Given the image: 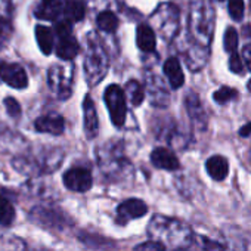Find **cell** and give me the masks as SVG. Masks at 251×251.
Here are the masks:
<instances>
[{
	"label": "cell",
	"instance_id": "obj_1",
	"mask_svg": "<svg viewBox=\"0 0 251 251\" xmlns=\"http://www.w3.org/2000/svg\"><path fill=\"white\" fill-rule=\"evenodd\" d=\"M148 236L152 241L161 242L166 248L172 247L188 248L194 241V230L191 226L179 219L155 214L148 223Z\"/></svg>",
	"mask_w": 251,
	"mask_h": 251
},
{
	"label": "cell",
	"instance_id": "obj_2",
	"mask_svg": "<svg viewBox=\"0 0 251 251\" xmlns=\"http://www.w3.org/2000/svg\"><path fill=\"white\" fill-rule=\"evenodd\" d=\"M30 219L39 226L45 229H52V230H62L71 225L70 219H67L62 211L48 208V207H36L30 213Z\"/></svg>",
	"mask_w": 251,
	"mask_h": 251
},
{
	"label": "cell",
	"instance_id": "obj_3",
	"mask_svg": "<svg viewBox=\"0 0 251 251\" xmlns=\"http://www.w3.org/2000/svg\"><path fill=\"white\" fill-rule=\"evenodd\" d=\"M103 99L109 109L112 123L117 126V127H121L126 121V111H127L126 109V96H124L123 90L117 84H111L106 87V90L103 93Z\"/></svg>",
	"mask_w": 251,
	"mask_h": 251
},
{
	"label": "cell",
	"instance_id": "obj_4",
	"mask_svg": "<svg viewBox=\"0 0 251 251\" xmlns=\"http://www.w3.org/2000/svg\"><path fill=\"white\" fill-rule=\"evenodd\" d=\"M225 251H251V233L235 226L227 225L222 230Z\"/></svg>",
	"mask_w": 251,
	"mask_h": 251
},
{
	"label": "cell",
	"instance_id": "obj_5",
	"mask_svg": "<svg viewBox=\"0 0 251 251\" xmlns=\"http://www.w3.org/2000/svg\"><path fill=\"white\" fill-rule=\"evenodd\" d=\"M64 185L74 192H86L92 188L93 179L87 169L83 167H74L65 172L64 175Z\"/></svg>",
	"mask_w": 251,
	"mask_h": 251
},
{
	"label": "cell",
	"instance_id": "obj_6",
	"mask_svg": "<svg viewBox=\"0 0 251 251\" xmlns=\"http://www.w3.org/2000/svg\"><path fill=\"white\" fill-rule=\"evenodd\" d=\"M147 211H148V207L142 200H138V198L126 200L117 208V222L121 225H126L129 220H135V219L145 216Z\"/></svg>",
	"mask_w": 251,
	"mask_h": 251
},
{
	"label": "cell",
	"instance_id": "obj_7",
	"mask_svg": "<svg viewBox=\"0 0 251 251\" xmlns=\"http://www.w3.org/2000/svg\"><path fill=\"white\" fill-rule=\"evenodd\" d=\"M0 78L14 89H24L27 87V83H28L27 73L24 71V68L12 62L0 64Z\"/></svg>",
	"mask_w": 251,
	"mask_h": 251
},
{
	"label": "cell",
	"instance_id": "obj_8",
	"mask_svg": "<svg viewBox=\"0 0 251 251\" xmlns=\"http://www.w3.org/2000/svg\"><path fill=\"white\" fill-rule=\"evenodd\" d=\"M34 127L37 132H42V133L61 135L64 132L65 123H64V118L61 115L49 114V115H43V117L37 118L34 123Z\"/></svg>",
	"mask_w": 251,
	"mask_h": 251
},
{
	"label": "cell",
	"instance_id": "obj_9",
	"mask_svg": "<svg viewBox=\"0 0 251 251\" xmlns=\"http://www.w3.org/2000/svg\"><path fill=\"white\" fill-rule=\"evenodd\" d=\"M151 163L157 167V169H163V170H177L179 169V160L176 158V155L166 150V148H157L152 151L151 154Z\"/></svg>",
	"mask_w": 251,
	"mask_h": 251
},
{
	"label": "cell",
	"instance_id": "obj_10",
	"mask_svg": "<svg viewBox=\"0 0 251 251\" xmlns=\"http://www.w3.org/2000/svg\"><path fill=\"white\" fill-rule=\"evenodd\" d=\"M83 114H84V129H86L87 138L92 139L98 135L99 123H98L96 108L90 96H86L83 100Z\"/></svg>",
	"mask_w": 251,
	"mask_h": 251
},
{
	"label": "cell",
	"instance_id": "obj_11",
	"mask_svg": "<svg viewBox=\"0 0 251 251\" xmlns=\"http://www.w3.org/2000/svg\"><path fill=\"white\" fill-rule=\"evenodd\" d=\"M205 169H207V173L210 175V177L217 182L226 179V176L229 173L227 160L222 155H214V157L208 158L205 163Z\"/></svg>",
	"mask_w": 251,
	"mask_h": 251
},
{
	"label": "cell",
	"instance_id": "obj_12",
	"mask_svg": "<svg viewBox=\"0 0 251 251\" xmlns=\"http://www.w3.org/2000/svg\"><path fill=\"white\" fill-rule=\"evenodd\" d=\"M58 37H59V43H58V48H56V55L61 59H65V61H70V59L75 58L80 48H78L77 40L73 37V34L58 36Z\"/></svg>",
	"mask_w": 251,
	"mask_h": 251
},
{
	"label": "cell",
	"instance_id": "obj_13",
	"mask_svg": "<svg viewBox=\"0 0 251 251\" xmlns=\"http://www.w3.org/2000/svg\"><path fill=\"white\" fill-rule=\"evenodd\" d=\"M164 73L170 81V86L173 89H179L185 83V75L182 71V67L176 58H169L164 64Z\"/></svg>",
	"mask_w": 251,
	"mask_h": 251
},
{
	"label": "cell",
	"instance_id": "obj_14",
	"mask_svg": "<svg viewBox=\"0 0 251 251\" xmlns=\"http://www.w3.org/2000/svg\"><path fill=\"white\" fill-rule=\"evenodd\" d=\"M67 0H42V6L37 9L36 17L43 20H55L61 12H64Z\"/></svg>",
	"mask_w": 251,
	"mask_h": 251
},
{
	"label": "cell",
	"instance_id": "obj_15",
	"mask_svg": "<svg viewBox=\"0 0 251 251\" xmlns=\"http://www.w3.org/2000/svg\"><path fill=\"white\" fill-rule=\"evenodd\" d=\"M136 42L141 50L144 52H152L155 49L157 40H155V34L152 31V28L147 24H141L138 27L136 31Z\"/></svg>",
	"mask_w": 251,
	"mask_h": 251
},
{
	"label": "cell",
	"instance_id": "obj_16",
	"mask_svg": "<svg viewBox=\"0 0 251 251\" xmlns=\"http://www.w3.org/2000/svg\"><path fill=\"white\" fill-rule=\"evenodd\" d=\"M36 39H37L40 50L45 55H49L53 49V34H52L50 28H48L45 25H37L36 27Z\"/></svg>",
	"mask_w": 251,
	"mask_h": 251
},
{
	"label": "cell",
	"instance_id": "obj_17",
	"mask_svg": "<svg viewBox=\"0 0 251 251\" xmlns=\"http://www.w3.org/2000/svg\"><path fill=\"white\" fill-rule=\"evenodd\" d=\"M64 12L67 15V18L73 23H78L84 18V5L80 2V0H67L65 6H64Z\"/></svg>",
	"mask_w": 251,
	"mask_h": 251
},
{
	"label": "cell",
	"instance_id": "obj_18",
	"mask_svg": "<svg viewBox=\"0 0 251 251\" xmlns=\"http://www.w3.org/2000/svg\"><path fill=\"white\" fill-rule=\"evenodd\" d=\"M14 219H15V208L12 202L6 197L0 195V225L9 226L12 225Z\"/></svg>",
	"mask_w": 251,
	"mask_h": 251
},
{
	"label": "cell",
	"instance_id": "obj_19",
	"mask_svg": "<svg viewBox=\"0 0 251 251\" xmlns=\"http://www.w3.org/2000/svg\"><path fill=\"white\" fill-rule=\"evenodd\" d=\"M27 245L23 239L14 235L0 236V251H25Z\"/></svg>",
	"mask_w": 251,
	"mask_h": 251
},
{
	"label": "cell",
	"instance_id": "obj_20",
	"mask_svg": "<svg viewBox=\"0 0 251 251\" xmlns=\"http://www.w3.org/2000/svg\"><path fill=\"white\" fill-rule=\"evenodd\" d=\"M98 25L100 30L106 31V33H114L118 27V20L117 17L111 12V11H103L98 15Z\"/></svg>",
	"mask_w": 251,
	"mask_h": 251
},
{
	"label": "cell",
	"instance_id": "obj_21",
	"mask_svg": "<svg viewBox=\"0 0 251 251\" xmlns=\"http://www.w3.org/2000/svg\"><path fill=\"white\" fill-rule=\"evenodd\" d=\"M126 92H127V96L130 98L133 105H141L145 99L144 87L136 80H130L127 84H126Z\"/></svg>",
	"mask_w": 251,
	"mask_h": 251
},
{
	"label": "cell",
	"instance_id": "obj_22",
	"mask_svg": "<svg viewBox=\"0 0 251 251\" xmlns=\"http://www.w3.org/2000/svg\"><path fill=\"white\" fill-rule=\"evenodd\" d=\"M194 241H197V244L200 245V248L204 250V251H225L222 242L213 241V239H210L208 236L195 235V233H194Z\"/></svg>",
	"mask_w": 251,
	"mask_h": 251
},
{
	"label": "cell",
	"instance_id": "obj_23",
	"mask_svg": "<svg viewBox=\"0 0 251 251\" xmlns=\"http://www.w3.org/2000/svg\"><path fill=\"white\" fill-rule=\"evenodd\" d=\"M223 45H225V50L230 55L236 52L238 48V33L235 28L229 27L225 33V39H223Z\"/></svg>",
	"mask_w": 251,
	"mask_h": 251
},
{
	"label": "cell",
	"instance_id": "obj_24",
	"mask_svg": "<svg viewBox=\"0 0 251 251\" xmlns=\"http://www.w3.org/2000/svg\"><path fill=\"white\" fill-rule=\"evenodd\" d=\"M238 96V92L232 87H227V86H223L220 87L217 92H214L213 95V99L217 102V103H226L232 99H235Z\"/></svg>",
	"mask_w": 251,
	"mask_h": 251
},
{
	"label": "cell",
	"instance_id": "obj_25",
	"mask_svg": "<svg viewBox=\"0 0 251 251\" xmlns=\"http://www.w3.org/2000/svg\"><path fill=\"white\" fill-rule=\"evenodd\" d=\"M229 15L235 21H241L244 17V0H229Z\"/></svg>",
	"mask_w": 251,
	"mask_h": 251
},
{
	"label": "cell",
	"instance_id": "obj_26",
	"mask_svg": "<svg viewBox=\"0 0 251 251\" xmlns=\"http://www.w3.org/2000/svg\"><path fill=\"white\" fill-rule=\"evenodd\" d=\"M135 251H167V248L157 241H148V242H142L139 245L135 247Z\"/></svg>",
	"mask_w": 251,
	"mask_h": 251
},
{
	"label": "cell",
	"instance_id": "obj_27",
	"mask_svg": "<svg viewBox=\"0 0 251 251\" xmlns=\"http://www.w3.org/2000/svg\"><path fill=\"white\" fill-rule=\"evenodd\" d=\"M229 68L232 73L235 74H241L242 70H244V64L239 58V55L235 52V53H230V58H229Z\"/></svg>",
	"mask_w": 251,
	"mask_h": 251
},
{
	"label": "cell",
	"instance_id": "obj_28",
	"mask_svg": "<svg viewBox=\"0 0 251 251\" xmlns=\"http://www.w3.org/2000/svg\"><path fill=\"white\" fill-rule=\"evenodd\" d=\"M5 106H6L8 114L12 115V117H17V115L21 114V106H20L18 100L14 99V98H6L5 99Z\"/></svg>",
	"mask_w": 251,
	"mask_h": 251
},
{
	"label": "cell",
	"instance_id": "obj_29",
	"mask_svg": "<svg viewBox=\"0 0 251 251\" xmlns=\"http://www.w3.org/2000/svg\"><path fill=\"white\" fill-rule=\"evenodd\" d=\"M242 56H244V61L247 64V67L251 70V45H247L242 50Z\"/></svg>",
	"mask_w": 251,
	"mask_h": 251
},
{
	"label": "cell",
	"instance_id": "obj_30",
	"mask_svg": "<svg viewBox=\"0 0 251 251\" xmlns=\"http://www.w3.org/2000/svg\"><path fill=\"white\" fill-rule=\"evenodd\" d=\"M239 135H241V136H250V135H251V123L245 124L244 127L239 129Z\"/></svg>",
	"mask_w": 251,
	"mask_h": 251
},
{
	"label": "cell",
	"instance_id": "obj_31",
	"mask_svg": "<svg viewBox=\"0 0 251 251\" xmlns=\"http://www.w3.org/2000/svg\"><path fill=\"white\" fill-rule=\"evenodd\" d=\"M25 251H50V250H46V248H40V247H33V248H25Z\"/></svg>",
	"mask_w": 251,
	"mask_h": 251
},
{
	"label": "cell",
	"instance_id": "obj_32",
	"mask_svg": "<svg viewBox=\"0 0 251 251\" xmlns=\"http://www.w3.org/2000/svg\"><path fill=\"white\" fill-rule=\"evenodd\" d=\"M3 27H5V21H3L2 18H0V34L3 33Z\"/></svg>",
	"mask_w": 251,
	"mask_h": 251
},
{
	"label": "cell",
	"instance_id": "obj_33",
	"mask_svg": "<svg viewBox=\"0 0 251 251\" xmlns=\"http://www.w3.org/2000/svg\"><path fill=\"white\" fill-rule=\"evenodd\" d=\"M248 90H250V92H251V80H250V81H248Z\"/></svg>",
	"mask_w": 251,
	"mask_h": 251
},
{
	"label": "cell",
	"instance_id": "obj_34",
	"mask_svg": "<svg viewBox=\"0 0 251 251\" xmlns=\"http://www.w3.org/2000/svg\"><path fill=\"white\" fill-rule=\"evenodd\" d=\"M175 251H186V248H177V250H175Z\"/></svg>",
	"mask_w": 251,
	"mask_h": 251
}]
</instances>
